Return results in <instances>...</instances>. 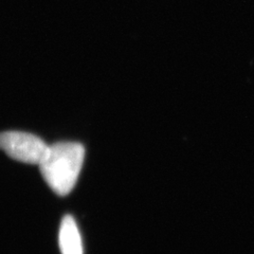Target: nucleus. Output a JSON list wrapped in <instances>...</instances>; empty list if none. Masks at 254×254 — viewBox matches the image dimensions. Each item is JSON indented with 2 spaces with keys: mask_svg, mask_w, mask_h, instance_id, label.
<instances>
[{
  "mask_svg": "<svg viewBox=\"0 0 254 254\" xmlns=\"http://www.w3.org/2000/svg\"><path fill=\"white\" fill-rule=\"evenodd\" d=\"M85 158L84 146L76 142H58L49 145L38 164L46 184L60 196L68 195L75 187Z\"/></svg>",
  "mask_w": 254,
  "mask_h": 254,
  "instance_id": "nucleus-1",
  "label": "nucleus"
},
{
  "mask_svg": "<svg viewBox=\"0 0 254 254\" xmlns=\"http://www.w3.org/2000/svg\"><path fill=\"white\" fill-rule=\"evenodd\" d=\"M49 145L33 133L25 131L0 132V149L16 161L39 164L47 155Z\"/></svg>",
  "mask_w": 254,
  "mask_h": 254,
  "instance_id": "nucleus-2",
  "label": "nucleus"
},
{
  "mask_svg": "<svg viewBox=\"0 0 254 254\" xmlns=\"http://www.w3.org/2000/svg\"><path fill=\"white\" fill-rule=\"evenodd\" d=\"M59 243L62 254H83L81 234L75 220L67 215L63 218L60 227Z\"/></svg>",
  "mask_w": 254,
  "mask_h": 254,
  "instance_id": "nucleus-3",
  "label": "nucleus"
}]
</instances>
